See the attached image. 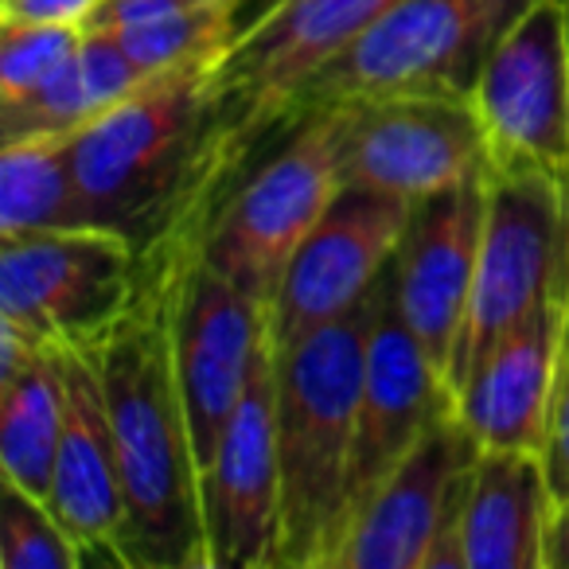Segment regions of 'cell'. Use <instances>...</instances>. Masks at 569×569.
<instances>
[{
  "mask_svg": "<svg viewBox=\"0 0 569 569\" xmlns=\"http://www.w3.org/2000/svg\"><path fill=\"white\" fill-rule=\"evenodd\" d=\"M546 472H550L553 496H569V284H566V317H561L558 340V371H553V406L550 433H546Z\"/></svg>",
  "mask_w": 569,
  "mask_h": 569,
  "instance_id": "24",
  "label": "cell"
},
{
  "mask_svg": "<svg viewBox=\"0 0 569 569\" xmlns=\"http://www.w3.org/2000/svg\"><path fill=\"white\" fill-rule=\"evenodd\" d=\"M94 227L67 137H32L0 149V238Z\"/></svg>",
  "mask_w": 569,
  "mask_h": 569,
  "instance_id": "21",
  "label": "cell"
},
{
  "mask_svg": "<svg viewBox=\"0 0 569 569\" xmlns=\"http://www.w3.org/2000/svg\"><path fill=\"white\" fill-rule=\"evenodd\" d=\"M82 550L48 499L4 480L0 491V569H79Z\"/></svg>",
  "mask_w": 569,
  "mask_h": 569,
  "instance_id": "22",
  "label": "cell"
},
{
  "mask_svg": "<svg viewBox=\"0 0 569 569\" xmlns=\"http://www.w3.org/2000/svg\"><path fill=\"white\" fill-rule=\"evenodd\" d=\"M211 63L149 74L133 94L67 137L94 227L121 230L149 250L180 219L203 149Z\"/></svg>",
  "mask_w": 569,
  "mask_h": 569,
  "instance_id": "4",
  "label": "cell"
},
{
  "mask_svg": "<svg viewBox=\"0 0 569 569\" xmlns=\"http://www.w3.org/2000/svg\"><path fill=\"white\" fill-rule=\"evenodd\" d=\"M566 281L569 191L550 176L496 168L488 160V211L452 390L476 356L561 293Z\"/></svg>",
  "mask_w": 569,
  "mask_h": 569,
  "instance_id": "8",
  "label": "cell"
},
{
  "mask_svg": "<svg viewBox=\"0 0 569 569\" xmlns=\"http://www.w3.org/2000/svg\"><path fill=\"white\" fill-rule=\"evenodd\" d=\"M530 4L535 0H398L348 56L305 90L289 126L325 106L367 98H472L496 43Z\"/></svg>",
  "mask_w": 569,
  "mask_h": 569,
  "instance_id": "6",
  "label": "cell"
},
{
  "mask_svg": "<svg viewBox=\"0 0 569 569\" xmlns=\"http://www.w3.org/2000/svg\"><path fill=\"white\" fill-rule=\"evenodd\" d=\"M199 234L203 222H180L152 246L168 261V328H172L176 379L203 468L219 449L258 367L273 351V328H269V305L214 269L199 250Z\"/></svg>",
  "mask_w": 569,
  "mask_h": 569,
  "instance_id": "5",
  "label": "cell"
},
{
  "mask_svg": "<svg viewBox=\"0 0 569 569\" xmlns=\"http://www.w3.org/2000/svg\"><path fill=\"white\" fill-rule=\"evenodd\" d=\"M452 410V387L441 379L421 343L406 328L390 289V266L379 277V309L367 340L363 390H359L356 445H351L343 538L371 496L395 476V468L429 437V429ZM343 550V546H340Z\"/></svg>",
  "mask_w": 569,
  "mask_h": 569,
  "instance_id": "15",
  "label": "cell"
},
{
  "mask_svg": "<svg viewBox=\"0 0 569 569\" xmlns=\"http://www.w3.org/2000/svg\"><path fill=\"white\" fill-rule=\"evenodd\" d=\"M480 441L449 410L351 522L336 569H460L457 519Z\"/></svg>",
  "mask_w": 569,
  "mask_h": 569,
  "instance_id": "12",
  "label": "cell"
},
{
  "mask_svg": "<svg viewBox=\"0 0 569 569\" xmlns=\"http://www.w3.org/2000/svg\"><path fill=\"white\" fill-rule=\"evenodd\" d=\"M144 250L110 227L0 238V317L48 343H98L133 305Z\"/></svg>",
  "mask_w": 569,
  "mask_h": 569,
  "instance_id": "9",
  "label": "cell"
},
{
  "mask_svg": "<svg viewBox=\"0 0 569 569\" xmlns=\"http://www.w3.org/2000/svg\"><path fill=\"white\" fill-rule=\"evenodd\" d=\"M566 24H569V0H566Z\"/></svg>",
  "mask_w": 569,
  "mask_h": 569,
  "instance_id": "28",
  "label": "cell"
},
{
  "mask_svg": "<svg viewBox=\"0 0 569 569\" xmlns=\"http://www.w3.org/2000/svg\"><path fill=\"white\" fill-rule=\"evenodd\" d=\"M199 507L211 569H281L273 351L238 402L214 457L199 468Z\"/></svg>",
  "mask_w": 569,
  "mask_h": 569,
  "instance_id": "16",
  "label": "cell"
},
{
  "mask_svg": "<svg viewBox=\"0 0 569 569\" xmlns=\"http://www.w3.org/2000/svg\"><path fill=\"white\" fill-rule=\"evenodd\" d=\"M343 183L421 203L488 164V133L472 98L395 94L343 102Z\"/></svg>",
  "mask_w": 569,
  "mask_h": 569,
  "instance_id": "11",
  "label": "cell"
},
{
  "mask_svg": "<svg viewBox=\"0 0 569 569\" xmlns=\"http://www.w3.org/2000/svg\"><path fill=\"white\" fill-rule=\"evenodd\" d=\"M199 4V0H102L94 17L87 20L90 32H133V28L157 24V20L172 17Z\"/></svg>",
  "mask_w": 569,
  "mask_h": 569,
  "instance_id": "25",
  "label": "cell"
},
{
  "mask_svg": "<svg viewBox=\"0 0 569 569\" xmlns=\"http://www.w3.org/2000/svg\"><path fill=\"white\" fill-rule=\"evenodd\" d=\"M63 363V437H59L56 476L48 507L71 530L82 550V566L118 561L126 566V491L118 472L110 402L94 343H59Z\"/></svg>",
  "mask_w": 569,
  "mask_h": 569,
  "instance_id": "17",
  "label": "cell"
},
{
  "mask_svg": "<svg viewBox=\"0 0 569 569\" xmlns=\"http://www.w3.org/2000/svg\"><path fill=\"white\" fill-rule=\"evenodd\" d=\"M94 351L126 491V566L211 569L199 507V457L168 328V261L157 246L144 250V277L133 305Z\"/></svg>",
  "mask_w": 569,
  "mask_h": 569,
  "instance_id": "1",
  "label": "cell"
},
{
  "mask_svg": "<svg viewBox=\"0 0 569 569\" xmlns=\"http://www.w3.org/2000/svg\"><path fill=\"white\" fill-rule=\"evenodd\" d=\"M488 160L558 180L569 191V24L566 0H535L496 43L472 90Z\"/></svg>",
  "mask_w": 569,
  "mask_h": 569,
  "instance_id": "10",
  "label": "cell"
},
{
  "mask_svg": "<svg viewBox=\"0 0 569 569\" xmlns=\"http://www.w3.org/2000/svg\"><path fill=\"white\" fill-rule=\"evenodd\" d=\"M102 0H0V24H74L87 28Z\"/></svg>",
  "mask_w": 569,
  "mask_h": 569,
  "instance_id": "26",
  "label": "cell"
},
{
  "mask_svg": "<svg viewBox=\"0 0 569 569\" xmlns=\"http://www.w3.org/2000/svg\"><path fill=\"white\" fill-rule=\"evenodd\" d=\"M74 24H0V102H17L79 51Z\"/></svg>",
  "mask_w": 569,
  "mask_h": 569,
  "instance_id": "23",
  "label": "cell"
},
{
  "mask_svg": "<svg viewBox=\"0 0 569 569\" xmlns=\"http://www.w3.org/2000/svg\"><path fill=\"white\" fill-rule=\"evenodd\" d=\"M340 129V106H325L293 121L284 144H277L230 196L219 199L199 234L203 258L266 305H273L297 246L343 188Z\"/></svg>",
  "mask_w": 569,
  "mask_h": 569,
  "instance_id": "7",
  "label": "cell"
},
{
  "mask_svg": "<svg viewBox=\"0 0 569 569\" xmlns=\"http://www.w3.org/2000/svg\"><path fill=\"white\" fill-rule=\"evenodd\" d=\"M63 437V363L59 348L36 356L17 379L0 382V472L48 499Z\"/></svg>",
  "mask_w": 569,
  "mask_h": 569,
  "instance_id": "20",
  "label": "cell"
},
{
  "mask_svg": "<svg viewBox=\"0 0 569 569\" xmlns=\"http://www.w3.org/2000/svg\"><path fill=\"white\" fill-rule=\"evenodd\" d=\"M379 284L289 348H273V437L281 476V569H336L351 445Z\"/></svg>",
  "mask_w": 569,
  "mask_h": 569,
  "instance_id": "3",
  "label": "cell"
},
{
  "mask_svg": "<svg viewBox=\"0 0 569 569\" xmlns=\"http://www.w3.org/2000/svg\"><path fill=\"white\" fill-rule=\"evenodd\" d=\"M561 317H566V289L538 305L507 336H499L460 375L452 390V410L480 441V449H546Z\"/></svg>",
  "mask_w": 569,
  "mask_h": 569,
  "instance_id": "18",
  "label": "cell"
},
{
  "mask_svg": "<svg viewBox=\"0 0 569 569\" xmlns=\"http://www.w3.org/2000/svg\"><path fill=\"white\" fill-rule=\"evenodd\" d=\"M483 211H488V164L468 180L413 203L406 234L390 261L398 312L449 387L472 305Z\"/></svg>",
  "mask_w": 569,
  "mask_h": 569,
  "instance_id": "14",
  "label": "cell"
},
{
  "mask_svg": "<svg viewBox=\"0 0 569 569\" xmlns=\"http://www.w3.org/2000/svg\"><path fill=\"white\" fill-rule=\"evenodd\" d=\"M546 569H569V496L553 503L550 530H546Z\"/></svg>",
  "mask_w": 569,
  "mask_h": 569,
  "instance_id": "27",
  "label": "cell"
},
{
  "mask_svg": "<svg viewBox=\"0 0 569 569\" xmlns=\"http://www.w3.org/2000/svg\"><path fill=\"white\" fill-rule=\"evenodd\" d=\"M395 4L398 0H273L258 20L238 28L227 51L211 63L203 149L172 227H207L246 160L273 141V133L289 129L305 90Z\"/></svg>",
  "mask_w": 569,
  "mask_h": 569,
  "instance_id": "2",
  "label": "cell"
},
{
  "mask_svg": "<svg viewBox=\"0 0 569 569\" xmlns=\"http://www.w3.org/2000/svg\"><path fill=\"white\" fill-rule=\"evenodd\" d=\"M410 211L406 199L343 183L281 273L269 305L273 348L305 340L371 297L382 269L395 261Z\"/></svg>",
  "mask_w": 569,
  "mask_h": 569,
  "instance_id": "13",
  "label": "cell"
},
{
  "mask_svg": "<svg viewBox=\"0 0 569 569\" xmlns=\"http://www.w3.org/2000/svg\"><path fill=\"white\" fill-rule=\"evenodd\" d=\"M553 503L542 452L480 449L457 519L460 569H546Z\"/></svg>",
  "mask_w": 569,
  "mask_h": 569,
  "instance_id": "19",
  "label": "cell"
}]
</instances>
